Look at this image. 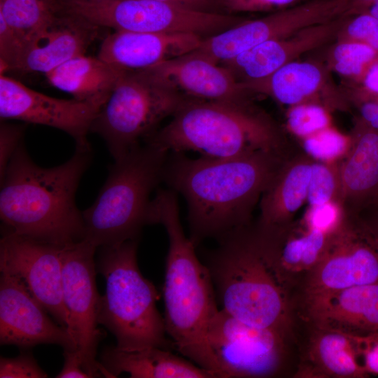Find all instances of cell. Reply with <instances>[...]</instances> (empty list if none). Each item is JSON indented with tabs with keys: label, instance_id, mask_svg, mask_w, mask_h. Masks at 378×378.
Segmentation results:
<instances>
[{
	"label": "cell",
	"instance_id": "obj_47",
	"mask_svg": "<svg viewBox=\"0 0 378 378\" xmlns=\"http://www.w3.org/2000/svg\"><path fill=\"white\" fill-rule=\"evenodd\" d=\"M57 3H67V2H74V1H104V0H56Z\"/></svg>",
	"mask_w": 378,
	"mask_h": 378
},
{
	"label": "cell",
	"instance_id": "obj_38",
	"mask_svg": "<svg viewBox=\"0 0 378 378\" xmlns=\"http://www.w3.org/2000/svg\"><path fill=\"white\" fill-rule=\"evenodd\" d=\"M298 0H222L225 13L269 11L288 7Z\"/></svg>",
	"mask_w": 378,
	"mask_h": 378
},
{
	"label": "cell",
	"instance_id": "obj_46",
	"mask_svg": "<svg viewBox=\"0 0 378 378\" xmlns=\"http://www.w3.org/2000/svg\"><path fill=\"white\" fill-rule=\"evenodd\" d=\"M363 13L370 14L371 15L378 19V1L369 7Z\"/></svg>",
	"mask_w": 378,
	"mask_h": 378
},
{
	"label": "cell",
	"instance_id": "obj_15",
	"mask_svg": "<svg viewBox=\"0 0 378 378\" xmlns=\"http://www.w3.org/2000/svg\"><path fill=\"white\" fill-rule=\"evenodd\" d=\"M18 278L1 273L0 343L24 350L40 344H55L64 350L76 351L68 329L57 325L46 314Z\"/></svg>",
	"mask_w": 378,
	"mask_h": 378
},
{
	"label": "cell",
	"instance_id": "obj_34",
	"mask_svg": "<svg viewBox=\"0 0 378 378\" xmlns=\"http://www.w3.org/2000/svg\"><path fill=\"white\" fill-rule=\"evenodd\" d=\"M47 373L38 365L32 354L22 352L14 358L1 357V378H45Z\"/></svg>",
	"mask_w": 378,
	"mask_h": 378
},
{
	"label": "cell",
	"instance_id": "obj_41",
	"mask_svg": "<svg viewBox=\"0 0 378 378\" xmlns=\"http://www.w3.org/2000/svg\"><path fill=\"white\" fill-rule=\"evenodd\" d=\"M186 9L211 13H225L223 9L222 0H158Z\"/></svg>",
	"mask_w": 378,
	"mask_h": 378
},
{
	"label": "cell",
	"instance_id": "obj_43",
	"mask_svg": "<svg viewBox=\"0 0 378 378\" xmlns=\"http://www.w3.org/2000/svg\"><path fill=\"white\" fill-rule=\"evenodd\" d=\"M354 216L378 243V206L367 208Z\"/></svg>",
	"mask_w": 378,
	"mask_h": 378
},
{
	"label": "cell",
	"instance_id": "obj_27",
	"mask_svg": "<svg viewBox=\"0 0 378 378\" xmlns=\"http://www.w3.org/2000/svg\"><path fill=\"white\" fill-rule=\"evenodd\" d=\"M57 14L56 0H0V15L20 36L26 49L51 25Z\"/></svg>",
	"mask_w": 378,
	"mask_h": 378
},
{
	"label": "cell",
	"instance_id": "obj_40",
	"mask_svg": "<svg viewBox=\"0 0 378 378\" xmlns=\"http://www.w3.org/2000/svg\"><path fill=\"white\" fill-rule=\"evenodd\" d=\"M64 365L57 374V378H90L89 374L84 370L81 360L76 351L64 350Z\"/></svg>",
	"mask_w": 378,
	"mask_h": 378
},
{
	"label": "cell",
	"instance_id": "obj_14",
	"mask_svg": "<svg viewBox=\"0 0 378 378\" xmlns=\"http://www.w3.org/2000/svg\"><path fill=\"white\" fill-rule=\"evenodd\" d=\"M90 103L62 99L34 91L1 74L0 118L46 125L69 134L76 147L90 148L87 135L100 111Z\"/></svg>",
	"mask_w": 378,
	"mask_h": 378
},
{
	"label": "cell",
	"instance_id": "obj_16",
	"mask_svg": "<svg viewBox=\"0 0 378 378\" xmlns=\"http://www.w3.org/2000/svg\"><path fill=\"white\" fill-rule=\"evenodd\" d=\"M330 71L326 65L295 60L265 78L239 84L249 95H265L289 106L316 103L329 109L344 108L346 99L335 86Z\"/></svg>",
	"mask_w": 378,
	"mask_h": 378
},
{
	"label": "cell",
	"instance_id": "obj_19",
	"mask_svg": "<svg viewBox=\"0 0 378 378\" xmlns=\"http://www.w3.org/2000/svg\"><path fill=\"white\" fill-rule=\"evenodd\" d=\"M351 144L338 161L337 202L355 216L378 203V130L356 120Z\"/></svg>",
	"mask_w": 378,
	"mask_h": 378
},
{
	"label": "cell",
	"instance_id": "obj_4",
	"mask_svg": "<svg viewBox=\"0 0 378 378\" xmlns=\"http://www.w3.org/2000/svg\"><path fill=\"white\" fill-rule=\"evenodd\" d=\"M206 265L220 308L252 326L289 334V284L278 271L254 224L217 239Z\"/></svg>",
	"mask_w": 378,
	"mask_h": 378
},
{
	"label": "cell",
	"instance_id": "obj_24",
	"mask_svg": "<svg viewBox=\"0 0 378 378\" xmlns=\"http://www.w3.org/2000/svg\"><path fill=\"white\" fill-rule=\"evenodd\" d=\"M99 363L106 377L127 372L132 378H219L216 372L156 346L137 349L108 346L103 350Z\"/></svg>",
	"mask_w": 378,
	"mask_h": 378
},
{
	"label": "cell",
	"instance_id": "obj_36",
	"mask_svg": "<svg viewBox=\"0 0 378 378\" xmlns=\"http://www.w3.org/2000/svg\"><path fill=\"white\" fill-rule=\"evenodd\" d=\"M24 127L22 125L1 122L0 126V178L3 177L7 166L23 141Z\"/></svg>",
	"mask_w": 378,
	"mask_h": 378
},
{
	"label": "cell",
	"instance_id": "obj_13",
	"mask_svg": "<svg viewBox=\"0 0 378 378\" xmlns=\"http://www.w3.org/2000/svg\"><path fill=\"white\" fill-rule=\"evenodd\" d=\"M65 245L4 230L0 271L20 279L56 321L68 329L69 318L62 293V258Z\"/></svg>",
	"mask_w": 378,
	"mask_h": 378
},
{
	"label": "cell",
	"instance_id": "obj_7",
	"mask_svg": "<svg viewBox=\"0 0 378 378\" xmlns=\"http://www.w3.org/2000/svg\"><path fill=\"white\" fill-rule=\"evenodd\" d=\"M138 241L101 247L96 268L106 280V291L99 298L97 323L114 335L118 348L169 349L174 346L156 306L157 290L138 266Z\"/></svg>",
	"mask_w": 378,
	"mask_h": 378
},
{
	"label": "cell",
	"instance_id": "obj_28",
	"mask_svg": "<svg viewBox=\"0 0 378 378\" xmlns=\"http://www.w3.org/2000/svg\"><path fill=\"white\" fill-rule=\"evenodd\" d=\"M377 58L378 52L365 43L336 40L328 52L326 66L356 83Z\"/></svg>",
	"mask_w": 378,
	"mask_h": 378
},
{
	"label": "cell",
	"instance_id": "obj_35",
	"mask_svg": "<svg viewBox=\"0 0 378 378\" xmlns=\"http://www.w3.org/2000/svg\"><path fill=\"white\" fill-rule=\"evenodd\" d=\"M378 19L368 13L347 17L341 27L336 40L366 43L377 27Z\"/></svg>",
	"mask_w": 378,
	"mask_h": 378
},
{
	"label": "cell",
	"instance_id": "obj_26",
	"mask_svg": "<svg viewBox=\"0 0 378 378\" xmlns=\"http://www.w3.org/2000/svg\"><path fill=\"white\" fill-rule=\"evenodd\" d=\"M314 328L298 375L336 378H360L368 375L350 335Z\"/></svg>",
	"mask_w": 378,
	"mask_h": 378
},
{
	"label": "cell",
	"instance_id": "obj_45",
	"mask_svg": "<svg viewBox=\"0 0 378 378\" xmlns=\"http://www.w3.org/2000/svg\"><path fill=\"white\" fill-rule=\"evenodd\" d=\"M365 44L368 45L378 52V26L371 36L368 38Z\"/></svg>",
	"mask_w": 378,
	"mask_h": 378
},
{
	"label": "cell",
	"instance_id": "obj_6",
	"mask_svg": "<svg viewBox=\"0 0 378 378\" xmlns=\"http://www.w3.org/2000/svg\"><path fill=\"white\" fill-rule=\"evenodd\" d=\"M168 154L144 141L115 160L97 199L83 211V239L97 248L139 239L149 225L150 195L162 181Z\"/></svg>",
	"mask_w": 378,
	"mask_h": 378
},
{
	"label": "cell",
	"instance_id": "obj_8",
	"mask_svg": "<svg viewBox=\"0 0 378 378\" xmlns=\"http://www.w3.org/2000/svg\"><path fill=\"white\" fill-rule=\"evenodd\" d=\"M151 67L127 71L94 119L90 132L105 141L118 160L172 116L186 99Z\"/></svg>",
	"mask_w": 378,
	"mask_h": 378
},
{
	"label": "cell",
	"instance_id": "obj_18",
	"mask_svg": "<svg viewBox=\"0 0 378 378\" xmlns=\"http://www.w3.org/2000/svg\"><path fill=\"white\" fill-rule=\"evenodd\" d=\"M346 18L341 17L264 42L219 64L230 71L239 83L265 78L302 55L336 38Z\"/></svg>",
	"mask_w": 378,
	"mask_h": 378
},
{
	"label": "cell",
	"instance_id": "obj_29",
	"mask_svg": "<svg viewBox=\"0 0 378 378\" xmlns=\"http://www.w3.org/2000/svg\"><path fill=\"white\" fill-rule=\"evenodd\" d=\"M302 141L304 153L313 160L335 162L348 152L351 144V136L345 135L330 125Z\"/></svg>",
	"mask_w": 378,
	"mask_h": 378
},
{
	"label": "cell",
	"instance_id": "obj_32",
	"mask_svg": "<svg viewBox=\"0 0 378 378\" xmlns=\"http://www.w3.org/2000/svg\"><path fill=\"white\" fill-rule=\"evenodd\" d=\"M346 214L335 201L310 206L306 213L302 225L307 228L330 234L341 225Z\"/></svg>",
	"mask_w": 378,
	"mask_h": 378
},
{
	"label": "cell",
	"instance_id": "obj_37",
	"mask_svg": "<svg viewBox=\"0 0 378 378\" xmlns=\"http://www.w3.org/2000/svg\"><path fill=\"white\" fill-rule=\"evenodd\" d=\"M350 336L355 342L361 365L366 374H378V332Z\"/></svg>",
	"mask_w": 378,
	"mask_h": 378
},
{
	"label": "cell",
	"instance_id": "obj_48",
	"mask_svg": "<svg viewBox=\"0 0 378 378\" xmlns=\"http://www.w3.org/2000/svg\"><path fill=\"white\" fill-rule=\"evenodd\" d=\"M374 206H378V203H377L376 205H374Z\"/></svg>",
	"mask_w": 378,
	"mask_h": 378
},
{
	"label": "cell",
	"instance_id": "obj_1",
	"mask_svg": "<svg viewBox=\"0 0 378 378\" xmlns=\"http://www.w3.org/2000/svg\"><path fill=\"white\" fill-rule=\"evenodd\" d=\"M292 154L260 150L192 159L169 152L162 181L186 202L189 238L195 246L251 224L255 206Z\"/></svg>",
	"mask_w": 378,
	"mask_h": 378
},
{
	"label": "cell",
	"instance_id": "obj_31",
	"mask_svg": "<svg viewBox=\"0 0 378 378\" xmlns=\"http://www.w3.org/2000/svg\"><path fill=\"white\" fill-rule=\"evenodd\" d=\"M338 162H315L312 164L307 202L310 206L337 202Z\"/></svg>",
	"mask_w": 378,
	"mask_h": 378
},
{
	"label": "cell",
	"instance_id": "obj_44",
	"mask_svg": "<svg viewBox=\"0 0 378 378\" xmlns=\"http://www.w3.org/2000/svg\"><path fill=\"white\" fill-rule=\"evenodd\" d=\"M378 0H349L348 10L345 17H350L363 13Z\"/></svg>",
	"mask_w": 378,
	"mask_h": 378
},
{
	"label": "cell",
	"instance_id": "obj_39",
	"mask_svg": "<svg viewBox=\"0 0 378 378\" xmlns=\"http://www.w3.org/2000/svg\"><path fill=\"white\" fill-rule=\"evenodd\" d=\"M351 98L358 106L359 115L356 120L378 130V95L351 92Z\"/></svg>",
	"mask_w": 378,
	"mask_h": 378
},
{
	"label": "cell",
	"instance_id": "obj_9",
	"mask_svg": "<svg viewBox=\"0 0 378 378\" xmlns=\"http://www.w3.org/2000/svg\"><path fill=\"white\" fill-rule=\"evenodd\" d=\"M289 334L246 324L222 309L207 332L210 348L225 378L278 375L286 356Z\"/></svg>",
	"mask_w": 378,
	"mask_h": 378
},
{
	"label": "cell",
	"instance_id": "obj_10",
	"mask_svg": "<svg viewBox=\"0 0 378 378\" xmlns=\"http://www.w3.org/2000/svg\"><path fill=\"white\" fill-rule=\"evenodd\" d=\"M349 0H312L203 38L191 53L220 64L264 42L344 17Z\"/></svg>",
	"mask_w": 378,
	"mask_h": 378
},
{
	"label": "cell",
	"instance_id": "obj_5",
	"mask_svg": "<svg viewBox=\"0 0 378 378\" xmlns=\"http://www.w3.org/2000/svg\"><path fill=\"white\" fill-rule=\"evenodd\" d=\"M144 141L169 152L227 158L260 150L291 152L276 122L250 99H186L162 128Z\"/></svg>",
	"mask_w": 378,
	"mask_h": 378
},
{
	"label": "cell",
	"instance_id": "obj_12",
	"mask_svg": "<svg viewBox=\"0 0 378 378\" xmlns=\"http://www.w3.org/2000/svg\"><path fill=\"white\" fill-rule=\"evenodd\" d=\"M378 283V243L354 216L346 214L304 279V293Z\"/></svg>",
	"mask_w": 378,
	"mask_h": 378
},
{
	"label": "cell",
	"instance_id": "obj_42",
	"mask_svg": "<svg viewBox=\"0 0 378 378\" xmlns=\"http://www.w3.org/2000/svg\"><path fill=\"white\" fill-rule=\"evenodd\" d=\"M351 92L378 95V58L369 67L363 78L354 83Z\"/></svg>",
	"mask_w": 378,
	"mask_h": 378
},
{
	"label": "cell",
	"instance_id": "obj_11",
	"mask_svg": "<svg viewBox=\"0 0 378 378\" xmlns=\"http://www.w3.org/2000/svg\"><path fill=\"white\" fill-rule=\"evenodd\" d=\"M97 247L83 239L66 244L62 252V293L71 334L83 368L91 377L103 375L96 360L97 347L102 333L97 328L99 295L95 276L94 255Z\"/></svg>",
	"mask_w": 378,
	"mask_h": 378
},
{
	"label": "cell",
	"instance_id": "obj_20",
	"mask_svg": "<svg viewBox=\"0 0 378 378\" xmlns=\"http://www.w3.org/2000/svg\"><path fill=\"white\" fill-rule=\"evenodd\" d=\"M190 52L150 66L187 99L237 101L250 99L226 68Z\"/></svg>",
	"mask_w": 378,
	"mask_h": 378
},
{
	"label": "cell",
	"instance_id": "obj_22",
	"mask_svg": "<svg viewBox=\"0 0 378 378\" xmlns=\"http://www.w3.org/2000/svg\"><path fill=\"white\" fill-rule=\"evenodd\" d=\"M99 28L78 15L58 10L51 25L26 49L15 71L46 74L85 55Z\"/></svg>",
	"mask_w": 378,
	"mask_h": 378
},
{
	"label": "cell",
	"instance_id": "obj_25",
	"mask_svg": "<svg viewBox=\"0 0 378 378\" xmlns=\"http://www.w3.org/2000/svg\"><path fill=\"white\" fill-rule=\"evenodd\" d=\"M127 71L98 57H75L46 74L49 83L74 99L100 108L106 104L120 78Z\"/></svg>",
	"mask_w": 378,
	"mask_h": 378
},
{
	"label": "cell",
	"instance_id": "obj_30",
	"mask_svg": "<svg viewBox=\"0 0 378 378\" xmlns=\"http://www.w3.org/2000/svg\"><path fill=\"white\" fill-rule=\"evenodd\" d=\"M286 125L296 137L304 139L332 125L330 109L316 103H304L289 106Z\"/></svg>",
	"mask_w": 378,
	"mask_h": 378
},
{
	"label": "cell",
	"instance_id": "obj_2",
	"mask_svg": "<svg viewBox=\"0 0 378 378\" xmlns=\"http://www.w3.org/2000/svg\"><path fill=\"white\" fill-rule=\"evenodd\" d=\"M91 160V148L76 147L66 162L41 167L31 159L22 141L0 178L4 230L62 245L83 240V211L75 197Z\"/></svg>",
	"mask_w": 378,
	"mask_h": 378
},
{
	"label": "cell",
	"instance_id": "obj_17",
	"mask_svg": "<svg viewBox=\"0 0 378 378\" xmlns=\"http://www.w3.org/2000/svg\"><path fill=\"white\" fill-rule=\"evenodd\" d=\"M304 308L314 328L349 335L378 332V283L304 293Z\"/></svg>",
	"mask_w": 378,
	"mask_h": 378
},
{
	"label": "cell",
	"instance_id": "obj_33",
	"mask_svg": "<svg viewBox=\"0 0 378 378\" xmlns=\"http://www.w3.org/2000/svg\"><path fill=\"white\" fill-rule=\"evenodd\" d=\"M26 46L20 36L0 15L1 72L15 70L25 52Z\"/></svg>",
	"mask_w": 378,
	"mask_h": 378
},
{
	"label": "cell",
	"instance_id": "obj_21",
	"mask_svg": "<svg viewBox=\"0 0 378 378\" xmlns=\"http://www.w3.org/2000/svg\"><path fill=\"white\" fill-rule=\"evenodd\" d=\"M202 39L192 34L115 31L103 40L97 57L126 71L140 70L189 53Z\"/></svg>",
	"mask_w": 378,
	"mask_h": 378
},
{
	"label": "cell",
	"instance_id": "obj_23",
	"mask_svg": "<svg viewBox=\"0 0 378 378\" xmlns=\"http://www.w3.org/2000/svg\"><path fill=\"white\" fill-rule=\"evenodd\" d=\"M314 160L304 153H293L286 160L261 197L258 227L282 230L293 225L296 213L307 201Z\"/></svg>",
	"mask_w": 378,
	"mask_h": 378
},
{
	"label": "cell",
	"instance_id": "obj_3",
	"mask_svg": "<svg viewBox=\"0 0 378 378\" xmlns=\"http://www.w3.org/2000/svg\"><path fill=\"white\" fill-rule=\"evenodd\" d=\"M176 195L169 188L158 190L148 211L149 225H163L169 238L163 285L166 332L184 357L225 378L207 339L209 323L220 309L215 288L182 227Z\"/></svg>",
	"mask_w": 378,
	"mask_h": 378
}]
</instances>
